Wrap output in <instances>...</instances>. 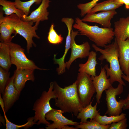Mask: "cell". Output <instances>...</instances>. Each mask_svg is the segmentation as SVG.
<instances>
[{
  "mask_svg": "<svg viewBox=\"0 0 129 129\" xmlns=\"http://www.w3.org/2000/svg\"><path fill=\"white\" fill-rule=\"evenodd\" d=\"M73 27L81 35L87 37L97 46L104 47L110 44L114 36L113 29L102 28L96 25L91 26L82 21L78 17L75 19Z\"/></svg>",
  "mask_w": 129,
  "mask_h": 129,
  "instance_id": "3957f363",
  "label": "cell"
},
{
  "mask_svg": "<svg viewBox=\"0 0 129 129\" xmlns=\"http://www.w3.org/2000/svg\"><path fill=\"white\" fill-rule=\"evenodd\" d=\"M122 6L116 4L114 0H107L97 3L87 14H92L100 11L115 10Z\"/></svg>",
  "mask_w": 129,
  "mask_h": 129,
  "instance_id": "cb8c5ba5",
  "label": "cell"
},
{
  "mask_svg": "<svg viewBox=\"0 0 129 129\" xmlns=\"http://www.w3.org/2000/svg\"><path fill=\"white\" fill-rule=\"evenodd\" d=\"M50 2L49 0H42L40 5L29 16L24 15L21 19L24 21H32L34 23L48 20L49 12L47 9L49 6Z\"/></svg>",
  "mask_w": 129,
  "mask_h": 129,
  "instance_id": "2e32d148",
  "label": "cell"
},
{
  "mask_svg": "<svg viewBox=\"0 0 129 129\" xmlns=\"http://www.w3.org/2000/svg\"><path fill=\"white\" fill-rule=\"evenodd\" d=\"M127 119L125 118L118 122L110 124L109 129H126L128 126Z\"/></svg>",
  "mask_w": 129,
  "mask_h": 129,
  "instance_id": "1f68e13d",
  "label": "cell"
},
{
  "mask_svg": "<svg viewBox=\"0 0 129 129\" xmlns=\"http://www.w3.org/2000/svg\"><path fill=\"white\" fill-rule=\"evenodd\" d=\"M0 5L2 6V10L7 16L15 14L21 19L25 15L22 11L16 7L14 2L7 0H0Z\"/></svg>",
  "mask_w": 129,
  "mask_h": 129,
  "instance_id": "603a6c76",
  "label": "cell"
},
{
  "mask_svg": "<svg viewBox=\"0 0 129 129\" xmlns=\"http://www.w3.org/2000/svg\"><path fill=\"white\" fill-rule=\"evenodd\" d=\"M123 86L119 83L116 88H114L112 86L105 90L107 109L105 114H107L110 116H117L121 113L124 105V100L120 99L118 101L116 97L123 92Z\"/></svg>",
  "mask_w": 129,
  "mask_h": 129,
  "instance_id": "52a82bcc",
  "label": "cell"
},
{
  "mask_svg": "<svg viewBox=\"0 0 129 129\" xmlns=\"http://www.w3.org/2000/svg\"><path fill=\"white\" fill-rule=\"evenodd\" d=\"M97 54L96 52H90L86 62L84 64H79L78 71L80 73H85L90 76H96V67L97 64L96 60Z\"/></svg>",
  "mask_w": 129,
  "mask_h": 129,
  "instance_id": "d6986e66",
  "label": "cell"
},
{
  "mask_svg": "<svg viewBox=\"0 0 129 129\" xmlns=\"http://www.w3.org/2000/svg\"><path fill=\"white\" fill-rule=\"evenodd\" d=\"M93 100L88 105L83 107L76 116L78 119L81 120V122L82 123L87 122L88 118L90 119V120L93 119L98 113L100 110H97L98 103L96 102L95 105L92 106V104Z\"/></svg>",
  "mask_w": 129,
  "mask_h": 129,
  "instance_id": "44dd1931",
  "label": "cell"
},
{
  "mask_svg": "<svg viewBox=\"0 0 129 129\" xmlns=\"http://www.w3.org/2000/svg\"><path fill=\"white\" fill-rule=\"evenodd\" d=\"M53 82L50 84V87L47 91H44L42 92L39 98L35 102L32 110L35 111L33 121L39 125L43 124L46 125L50 124L46 120L45 116L46 114L54 109L50 104V101L52 99H55L57 96L53 89Z\"/></svg>",
  "mask_w": 129,
  "mask_h": 129,
  "instance_id": "277c9868",
  "label": "cell"
},
{
  "mask_svg": "<svg viewBox=\"0 0 129 129\" xmlns=\"http://www.w3.org/2000/svg\"><path fill=\"white\" fill-rule=\"evenodd\" d=\"M4 117L5 118L6 129H18L24 128L26 129L32 127L37 123L34 122L33 117H30L27 119V123L23 124L18 125L14 124L10 121L8 119L5 113H4Z\"/></svg>",
  "mask_w": 129,
  "mask_h": 129,
  "instance_id": "4316f807",
  "label": "cell"
},
{
  "mask_svg": "<svg viewBox=\"0 0 129 129\" xmlns=\"http://www.w3.org/2000/svg\"><path fill=\"white\" fill-rule=\"evenodd\" d=\"M115 3L117 4L122 5L124 4L125 8L129 9V0H114Z\"/></svg>",
  "mask_w": 129,
  "mask_h": 129,
  "instance_id": "836d02e7",
  "label": "cell"
},
{
  "mask_svg": "<svg viewBox=\"0 0 129 129\" xmlns=\"http://www.w3.org/2000/svg\"><path fill=\"white\" fill-rule=\"evenodd\" d=\"M42 0H30L23 1L21 0H14L16 7L22 11L26 16H27L30 12V9L31 6L34 3L38 5L41 4Z\"/></svg>",
  "mask_w": 129,
  "mask_h": 129,
  "instance_id": "484cf974",
  "label": "cell"
},
{
  "mask_svg": "<svg viewBox=\"0 0 129 129\" xmlns=\"http://www.w3.org/2000/svg\"><path fill=\"white\" fill-rule=\"evenodd\" d=\"M12 63L10 49L8 43H0V65L5 70L9 71Z\"/></svg>",
  "mask_w": 129,
  "mask_h": 129,
  "instance_id": "ffe728a7",
  "label": "cell"
},
{
  "mask_svg": "<svg viewBox=\"0 0 129 129\" xmlns=\"http://www.w3.org/2000/svg\"><path fill=\"white\" fill-rule=\"evenodd\" d=\"M64 112L61 110L54 109L47 113L45 118L47 121H51L53 123L46 125V129H62L66 125H70L75 126L82 123L81 122H74L64 116L63 114Z\"/></svg>",
  "mask_w": 129,
  "mask_h": 129,
  "instance_id": "8fae6325",
  "label": "cell"
},
{
  "mask_svg": "<svg viewBox=\"0 0 129 129\" xmlns=\"http://www.w3.org/2000/svg\"><path fill=\"white\" fill-rule=\"evenodd\" d=\"M54 24H51L48 33V40L49 43L54 44H59L62 43L64 39L61 34L59 35L54 29Z\"/></svg>",
  "mask_w": 129,
  "mask_h": 129,
  "instance_id": "f1b7e54d",
  "label": "cell"
},
{
  "mask_svg": "<svg viewBox=\"0 0 129 129\" xmlns=\"http://www.w3.org/2000/svg\"><path fill=\"white\" fill-rule=\"evenodd\" d=\"M10 72L0 67V93L2 94L10 80Z\"/></svg>",
  "mask_w": 129,
  "mask_h": 129,
  "instance_id": "f546056e",
  "label": "cell"
},
{
  "mask_svg": "<svg viewBox=\"0 0 129 129\" xmlns=\"http://www.w3.org/2000/svg\"><path fill=\"white\" fill-rule=\"evenodd\" d=\"M21 19L15 14L4 17L3 12L1 11L0 12V40L1 42L5 43L11 42L14 37L12 36L11 35L15 34L14 27Z\"/></svg>",
  "mask_w": 129,
  "mask_h": 129,
  "instance_id": "9c48e42d",
  "label": "cell"
},
{
  "mask_svg": "<svg viewBox=\"0 0 129 129\" xmlns=\"http://www.w3.org/2000/svg\"><path fill=\"white\" fill-rule=\"evenodd\" d=\"M91 78L96 92V102L99 104L102 92L109 88L112 86V84L110 83V78H108L107 77L106 71L104 67L101 68L98 75L91 76Z\"/></svg>",
  "mask_w": 129,
  "mask_h": 129,
  "instance_id": "5bb4252c",
  "label": "cell"
},
{
  "mask_svg": "<svg viewBox=\"0 0 129 129\" xmlns=\"http://www.w3.org/2000/svg\"><path fill=\"white\" fill-rule=\"evenodd\" d=\"M116 39L119 47L118 58L120 68L124 75L129 77V38L125 40Z\"/></svg>",
  "mask_w": 129,
  "mask_h": 129,
  "instance_id": "9a60e30c",
  "label": "cell"
},
{
  "mask_svg": "<svg viewBox=\"0 0 129 129\" xmlns=\"http://www.w3.org/2000/svg\"><path fill=\"white\" fill-rule=\"evenodd\" d=\"M71 40V35L70 34H68L66 39L64 52L61 57L56 59V54L54 55L53 59L54 63L57 64L59 65V67L56 69V71L58 75H61L65 72L66 67L64 62L65 59L68 51L70 48Z\"/></svg>",
  "mask_w": 129,
  "mask_h": 129,
  "instance_id": "7402d4cb",
  "label": "cell"
},
{
  "mask_svg": "<svg viewBox=\"0 0 129 129\" xmlns=\"http://www.w3.org/2000/svg\"><path fill=\"white\" fill-rule=\"evenodd\" d=\"M0 105L1 109L3 112V113H5V104L2 97L0 93Z\"/></svg>",
  "mask_w": 129,
  "mask_h": 129,
  "instance_id": "e575fe53",
  "label": "cell"
},
{
  "mask_svg": "<svg viewBox=\"0 0 129 129\" xmlns=\"http://www.w3.org/2000/svg\"><path fill=\"white\" fill-rule=\"evenodd\" d=\"M39 23L36 22L35 25L33 26L34 23L33 22L24 21L21 19L14 27L15 35L18 34L26 40L27 43V49L28 53L33 45L35 47L36 46L33 40V38L35 37L38 39L40 38V37L36 32Z\"/></svg>",
  "mask_w": 129,
  "mask_h": 129,
  "instance_id": "ba28073f",
  "label": "cell"
},
{
  "mask_svg": "<svg viewBox=\"0 0 129 129\" xmlns=\"http://www.w3.org/2000/svg\"><path fill=\"white\" fill-rule=\"evenodd\" d=\"M53 82V90L57 96L55 105L64 113H72L76 117L83 107L79 97L75 82L64 88L56 82Z\"/></svg>",
  "mask_w": 129,
  "mask_h": 129,
  "instance_id": "7a4b0ae2",
  "label": "cell"
},
{
  "mask_svg": "<svg viewBox=\"0 0 129 129\" xmlns=\"http://www.w3.org/2000/svg\"><path fill=\"white\" fill-rule=\"evenodd\" d=\"M8 43L10 48L11 63L16 66V69L47 70L38 67L33 61L28 59L25 54L24 49L20 45L11 42Z\"/></svg>",
  "mask_w": 129,
  "mask_h": 129,
  "instance_id": "8992f818",
  "label": "cell"
},
{
  "mask_svg": "<svg viewBox=\"0 0 129 129\" xmlns=\"http://www.w3.org/2000/svg\"><path fill=\"white\" fill-rule=\"evenodd\" d=\"M78 31H74L72 29L71 33V40L70 48L71 52L69 60L65 63L66 68L69 69L72 62L78 58L81 59L88 57L91 49L90 45L89 42H86L80 45L75 43V38L78 34Z\"/></svg>",
  "mask_w": 129,
  "mask_h": 129,
  "instance_id": "30bf717a",
  "label": "cell"
},
{
  "mask_svg": "<svg viewBox=\"0 0 129 129\" xmlns=\"http://www.w3.org/2000/svg\"><path fill=\"white\" fill-rule=\"evenodd\" d=\"M114 36L116 39L125 40L129 38V16L121 17L114 22Z\"/></svg>",
  "mask_w": 129,
  "mask_h": 129,
  "instance_id": "ac0fdd59",
  "label": "cell"
},
{
  "mask_svg": "<svg viewBox=\"0 0 129 129\" xmlns=\"http://www.w3.org/2000/svg\"><path fill=\"white\" fill-rule=\"evenodd\" d=\"M99 0H92L87 3L78 4L77 7L81 11V16H84L98 2Z\"/></svg>",
  "mask_w": 129,
  "mask_h": 129,
  "instance_id": "4dcf8cb0",
  "label": "cell"
},
{
  "mask_svg": "<svg viewBox=\"0 0 129 129\" xmlns=\"http://www.w3.org/2000/svg\"><path fill=\"white\" fill-rule=\"evenodd\" d=\"M110 124L103 125L93 119L85 123L79 124L75 126L78 129H109Z\"/></svg>",
  "mask_w": 129,
  "mask_h": 129,
  "instance_id": "83f0119b",
  "label": "cell"
},
{
  "mask_svg": "<svg viewBox=\"0 0 129 129\" xmlns=\"http://www.w3.org/2000/svg\"><path fill=\"white\" fill-rule=\"evenodd\" d=\"M122 78L125 80L129 83V77L124 74L122 75ZM124 100L125 103L123 108V109L124 110L129 109V92L126 98Z\"/></svg>",
  "mask_w": 129,
  "mask_h": 129,
  "instance_id": "d6a6232c",
  "label": "cell"
},
{
  "mask_svg": "<svg viewBox=\"0 0 129 129\" xmlns=\"http://www.w3.org/2000/svg\"><path fill=\"white\" fill-rule=\"evenodd\" d=\"M34 69H16L14 72V83L16 89L20 93L28 81L35 80Z\"/></svg>",
  "mask_w": 129,
  "mask_h": 129,
  "instance_id": "e0dca14e",
  "label": "cell"
},
{
  "mask_svg": "<svg viewBox=\"0 0 129 129\" xmlns=\"http://www.w3.org/2000/svg\"><path fill=\"white\" fill-rule=\"evenodd\" d=\"M75 82L81 102L85 107L90 104L96 92L91 76L86 73L79 72Z\"/></svg>",
  "mask_w": 129,
  "mask_h": 129,
  "instance_id": "5b68a950",
  "label": "cell"
},
{
  "mask_svg": "<svg viewBox=\"0 0 129 129\" xmlns=\"http://www.w3.org/2000/svg\"><path fill=\"white\" fill-rule=\"evenodd\" d=\"M68 125H66L64 126L62 129H78L76 127H70L68 126Z\"/></svg>",
  "mask_w": 129,
  "mask_h": 129,
  "instance_id": "d590c367",
  "label": "cell"
},
{
  "mask_svg": "<svg viewBox=\"0 0 129 129\" xmlns=\"http://www.w3.org/2000/svg\"><path fill=\"white\" fill-rule=\"evenodd\" d=\"M14 75L10 80L2 94V97L5 104V111L7 112L14 103L18 100L20 93L16 89L14 83Z\"/></svg>",
  "mask_w": 129,
  "mask_h": 129,
  "instance_id": "4fadbf2b",
  "label": "cell"
},
{
  "mask_svg": "<svg viewBox=\"0 0 129 129\" xmlns=\"http://www.w3.org/2000/svg\"><path fill=\"white\" fill-rule=\"evenodd\" d=\"M117 14L115 10L102 11L98 13L87 14L81 20L84 22L95 23L105 28L111 27V21Z\"/></svg>",
  "mask_w": 129,
  "mask_h": 129,
  "instance_id": "7c38bea8",
  "label": "cell"
},
{
  "mask_svg": "<svg viewBox=\"0 0 129 129\" xmlns=\"http://www.w3.org/2000/svg\"><path fill=\"white\" fill-rule=\"evenodd\" d=\"M126 114L121 113L119 115L117 116H107L105 115L102 116L98 112L93 119L101 125H106L118 122L126 118Z\"/></svg>",
  "mask_w": 129,
  "mask_h": 129,
  "instance_id": "d4e9b609",
  "label": "cell"
},
{
  "mask_svg": "<svg viewBox=\"0 0 129 129\" xmlns=\"http://www.w3.org/2000/svg\"><path fill=\"white\" fill-rule=\"evenodd\" d=\"M5 118H4L3 116L0 115V122H1L3 124H5Z\"/></svg>",
  "mask_w": 129,
  "mask_h": 129,
  "instance_id": "8d00e7d4",
  "label": "cell"
},
{
  "mask_svg": "<svg viewBox=\"0 0 129 129\" xmlns=\"http://www.w3.org/2000/svg\"><path fill=\"white\" fill-rule=\"evenodd\" d=\"M92 46L96 51L99 52L101 54L98 58L99 60L102 61L106 59L109 63V68L108 64L104 67L106 71L107 77H110L111 84L117 81L125 86L126 85L122 79V75L124 74L120 65L119 47L116 38H115L114 41L112 43L104 46V49L99 48L94 44L92 45Z\"/></svg>",
  "mask_w": 129,
  "mask_h": 129,
  "instance_id": "6da1fadb",
  "label": "cell"
}]
</instances>
